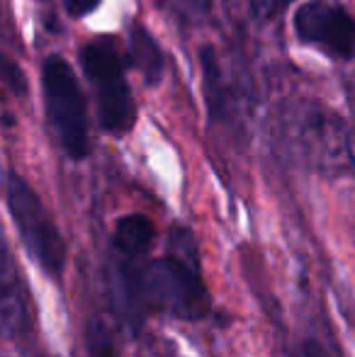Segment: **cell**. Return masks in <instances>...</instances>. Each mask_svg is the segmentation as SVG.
<instances>
[{
  "mask_svg": "<svg viewBox=\"0 0 355 357\" xmlns=\"http://www.w3.org/2000/svg\"><path fill=\"white\" fill-rule=\"evenodd\" d=\"M294 357H331V355H328L326 348H322L317 340H304L302 348L297 350V355Z\"/></svg>",
  "mask_w": 355,
  "mask_h": 357,
  "instance_id": "9a60e30c",
  "label": "cell"
},
{
  "mask_svg": "<svg viewBox=\"0 0 355 357\" xmlns=\"http://www.w3.org/2000/svg\"><path fill=\"white\" fill-rule=\"evenodd\" d=\"M3 71H5L3 73L5 83L13 88L15 95H24V93H27V80H24V73L20 71V66H15L13 61H5Z\"/></svg>",
  "mask_w": 355,
  "mask_h": 357,
  "instance_id": "4fadbf2b",
  "label": "cell"
},
{
  "mask_svg": "<svg viewBox=\"0 0 355 357\" xmlns=\"http://www.w3.org/2000/svg\"><path fill=\"white\" fill-rule=\"evenodd\" d=\"M5 204L32 260L49 278L59 280L66 268V241L39 195L15 170L5 175Z\"/></svg>",
  "mask_w": 355,
  "mask_h": 357,
  "instance_id": "8992f818",
  "label": "cell"
},
{
  "mask_svg": "<svg viewBox=\"0 0 355 357\" xmlns=\"http://www.w3.org/2000/svg\"><path fill=\"white\" fill-rule=\"evenodd\" d=\"M292 0H251V13L256 15V20L261 22H270L278 15H282L287 10V5Z\"/></svg>",
  "mask_w": 355,
  "mask_h": 357,
  "instance_id": "7c38bea8",
  "label": "cell"
},
{
  "mask_svg": "<svg viewBox=\"0 0 355 357\" xmlns=\"http://www.w3.org/2000/svg\"><path fill=\"white\" fill-rule=\"evenodd\" d=\"M86 350L88 357H119L117 343L112 338V331L103 319H90L86 324Z\"/></svg>",
  "mask_w": 355,
  "mask_h": 357,
  "instance_id": "30bf717a",
  "label": "cell"
},
{
  "mask_svg": "<svg viewBox=\"0 0 355 357\" xmlns=\"http://www.w3.org/2000/svg\"><path fill=\"white\" fill-rule=\"evenodd\" d=\"M81 68L98 105L100 127L112 137H124L137 122V105L132 98L124 56L109 34L90 39L81 49Z\"/></svg>",
  "mask_w": 355,
  "mask_h": 357,
  "instance_id": "277c9868",
  "label": "cell"
},
{
  "mask_svg": "<svg viewBox=\"0 0 355 357\" xmlns=\"http://www.w3.org/2000/svg\"><path fill=\"white\" fill-rule=\"evenodd\" d=\"M0 314H3V328L8 338L24 335L29 328V311L24 299L22 282H20L17 268H15L13 253L5 248L3 253V270H0Z\"/></svg>",
  "mask_w": 355,
  "mask_h": 357,
  "instance_id": "ba28073f",
  "label": "cell"
},
{
  "mask_svg": "<svg viewBox=\"0 0 355 357\" xmlns=\"http://www.w3.org/2000/svg\"><path fill=\"white\" fill-rule=\"evenodd\" d=\"M280 137L309 168L346 173L353 165L351 132L338 112L317 100H292L280 109Z\"/></svg>",
  "mask_w": 355,
  "mask_h": 357,
  "instance_id": "6da1fadb",
  "label": "cell"
},
{
  "mask_svg": "<svg viewBox=\"0 0 355 357\" xmlns=\"http://www.w3.org/2000/svg\"><path fill=\"white\" fill-rule=\"evenodd\" d=\"M103 0H63V8L71 17H86Z\"/></svg>",
  "mask_w": 355,
  "mask_h": 357,
  "instance_id": "5bb4252c",
  "label": "cell"
},
{
  "mask_svg": "<svg viewBox=\"0 0 355 357\" xmlns=\"http://www.w3.org/2000/svg\"><path fill=\"white\" fill-rule=\"evenodd\" d=\"M153 306L183 321H199L209 314L197 241L188 226H173L163 258L153 263Z\"/></svg>",
  "mask_w": 355,
  "mask_h": 357,
  "instance_id": "3957f363",
  "label": "cell"
},
{
  "mask_svg": "<svg viewBox=\"0 0 355 357\" xmlns=\"http://www.w3.org/2000/svg\"><path fill=\"white\" fill-rule=\"evenodd\" d=\"M127 54L132 66L142 73L144 83L153 85L161 80L163 75V54L158 42L151 37L146 27L142 22H134L129 27V39H127Z\"/></svg>",
  "mask_w": 355,
  "mask_h": 357,
  "instance_id": "9c48e42d",
  "label": "cell"
},
{
  "mask_svg": "<svg viewBox=\"0 0 355 357\" xmlns=\"http://www.w3.org/2000/svg\"><path fill=\"white\" fill-rule=\"evenodd\" d=\"M156 241L153 221L144 214H127L112 234V291L124 324L132 331L142 326L153 306V263L149 253Z\"/></svg>",
  "mask_w": 355,
  "mask_h": 357,
  "instance_id": "7a4b0ae2",
  "label": "cell"
},
{
  "mask_svg": "<svg viewBox=\"0 0 355 357\" xmlns=\"http://www.w3.org/2000/svg\"><path fill=\"white\" fill-rule=\"evenodd\" d=\"M163 3L171 8V13H176L180 20H188V22L204 20L212 8V0H163Z\"/></svg>",
  "mask_w": 355,
  "mask_h": 357,
  "instance_id": "8fae6325",
  "label": "cell"
},
{
  "mask_svg": "<svg viewBox=\"0 0 355 357\" xmlns=\"http://www.w3.org/2000/svg\"><path fill=\"white\" fill-rule=\"evenodd\" d=\"M294 32L304 44L319 47L331 59L355 56V17L331 0H307L294 13Z\"/></svg>",
  "mask_w": 355,
  "mask_h": 357,
  "instance_id": "52a82bcc",
  "label": "cell"
},
{
  "mask_svg": "<svg viewBox=\"0 0 355 357\" xmlns=\"http://www.w3.org/2000/svg\"><path fill=\"white\" fill-rule=\"evenodd\" d=\"M42 90L47 119L61 151L73 160H81L90 151L88 105L73 66L59 54L44 59Z\"/></svg>",
  "mask_w": 355,
  "mask_h": 357,
  "instance_id": "5b68a950",
  "label": "cell"
}]
</instances>
